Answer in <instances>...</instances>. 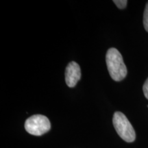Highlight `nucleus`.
<instances>
[{
	"label": "nucleus",
	"instance_id": "obj_2",
	"mask_svg": "<svg viewBox=\"0 0 148 148\" xmlns=\"http://www.w3.org/2000/svg\"><path fill=\"white\" fill-rule=\"evenodd\" d=\"M112 122L116 132L122 139L127 143L134 141L136 138L134 129L124 114L119 111L114 112Z\"/></svg>",
	"mask_w": 148,
	"mask_h": 148
},
{
	"label": "nucleus",
	"instance_id": "obj_6",
	"mask_svg": "<svg viewBox=\"0 0 148 148\" xmlns=\"http://www.w3.org/2000/svg\"><path fill=\"white\" fill-rule=\"evenodd\" d=\"M113 2L119 9H124L127 5V1L126 0H114Z\"/></svg>",
	"mask_w": 148,
	"mask_h": 148
},
{
	"label": "nucleus",
	"instance_id": "obj_7",
	"mask_svg": "<svg viewBox=\"0 0 148 148\" xmlns=\"http://www.w3.org/2000/svg\"><path fill=\"white\" fill-rule=\"evenodd\" d=\"M143 90L145 97L148 99V78L146 79V81L144 83L143 86Z\"/></svg>",
	"mask_w": 148,
	"mask_h": 148
},
{
	"label": "nucleus",
	"instance_id": "obj_3",
	"mask_svg": "<svg viewBox=\"0 0 148 148\" xmlns=\"http://www.w3.org/2000/svg\"><path fill=\"white\" fill-rule=\"evenodd\" d=\"M51 128V123L47 116L42 114H35L27 119L25 122V129L29 134L34 136H41Z\"/></svg>",
	"mask_w": 148,
	"mask_h": 148
},
{
	"label": "nucleus",
	"instance_id": "obj_1",
	"mask_svg": "<svg viewBox=\"0 0 148 148\" xmlns=\"http://www.w3.org/2000/svg\"><path fill=\"white\" fill-rule=\"evenodd\" d=\"M106 62L109 74L112 79L119 82L126 77V66L121 53L116 48H110L107 51Z\"/></svg>",
	"mask_w": 148,
	"mask_h": 148
},
{
	"label": "nucleus",
	"instance_id": "obj_5",
	"mask_svg": "<svg viewBox=\"0 0 148 148\" xmlns=\"http://www.w3.org/2000/svg\"><path fill=\"white\" fill-rule=\"evenodd\" d=\"M143 25L145 30L148 32V1L145 5V11L143 14Z\"/></svg>",
	"mask_w": 148,
	"mask_h": 148
},
{
	"label": "nucleus",
	"instance_id": "obj_4",
	"mask_svg": "<svg viewBox=\"0 0 148 148\" xmlns=\"http://www.w3.org/2000/svg\"><path fill=\"white\" fill-rule=\"evenodd\" d=\"M81 78V70L79 64L75 62H71L66 66L65 70V82L70 88L75 86Z\"/></svg>",
	"mask_w": 148,
	"mask_h": 148
}]
</instances>
